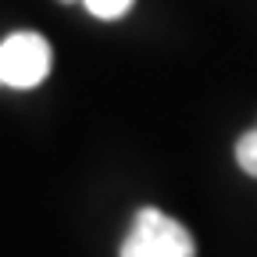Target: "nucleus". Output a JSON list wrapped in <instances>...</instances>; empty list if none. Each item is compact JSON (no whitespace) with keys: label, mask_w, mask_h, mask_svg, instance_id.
<instances>
[{"label":"nucleus","mask_w":257,"mask_h":257,"mask_svg":"<svg viewBox=\"0 0 257 257\" xmlns=\"http://www.w3.org/2000/svg\"><path fill=\"white\" fill-rule=\"evenodd\" d=\"M118 257H197V239L182 221L157 207H140Z\"/></svg>","instance_id":"1"},{"label":"nucleus","mask_w":257,"mask_h":257,"mask_svg":"<svg viewBox=\"0 0 257 257\" xmlns=\"http://www.w3.org/2000/svg\"><path fill=\"white\" fill-rule=\"evenodd\" d=\"M54 50L40 32H11L0 43V86L8 89H32L50 75Z\"/></svg>","instance_id":"2"},{"label":"nucleus","mask_w":257,"mask_h":257,"mask_svg":"<svg viewBox=\"0 0 257 257\" xmlns=\"http://www.w3.org/2000/svg\"><path fill=\"white\" fill-rule=\"evenodd\" d=\"M72 4V0H68ZM86 4V11L93 15V18H100V22H118V18H125L128 11H133V4L136 0H82Z\"/></svg>","instance_id":"3"},{"label":"nucleus","mask_w":257,"mask_h":257,"mask_svg":"<svg viewBox=\"0 0 257 257\" xmlns=\"http://www.w3.org/2000/svg\"><path fill=\"white\" fill-rule=\"evenodd\" d=\"M236 165H239L250 179H257V125L250 128V133L239 136V143H236Z\"/></svg>","instance_id":"4"}]
</instances>
